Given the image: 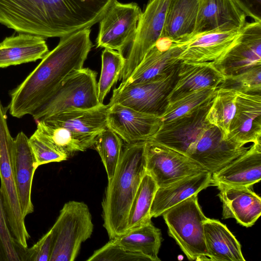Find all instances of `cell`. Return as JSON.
I'll list each match as a JSON object with an SVG mask.
<instances>
[{
	"label": "cell",
	"instance_id": "9c48e42d",
	"mask_svg": "<svg viewBox=\"0 0 261 261\" xmlns=\"http://www.w3.org/2000/svg\"><path fill=\"white\" fill-rule=\"evenodd\" d=\"M142 13L137 4L115 0L99 21L97 47L109 48L123 54L133 41Z\"/></svg>",
	"mask_w": 261,
	"mask_h": 261
},
{
	"label": "cell",
	"instance_id": "74e56055",
	"mask_svg": "<svg viewBox=\"0 0 261 261\" xmlns=\"http://www.w3.org/2000/svg\"><path fill=\"white\" fill-rule=\"evenodd\" d=\"M246 16L261 22V0H233Z\"/></svg>",
	"mask_w": 261,
	"mask_h": 261
},
{
	"label": "cell",
	"instance_id": "d6986e66",
	"mask_svg": "<svg viewBox=\"0 0 261 261\" xmlns=\"http://www.w3.org/2000/svg\"><path fill=\"white\" fill-rule=\"evenodd\" d=\"M14 170L16 184L23 217L34 212L31 192L34 175L37 167L29 143L22 132L14 139Z\"/></svg>",
	"mask_w": 261,
	"mask_h": 261
},
{
	"label": "cell",
	"instance_id": "7402d4cb",
	"mask_svg": "<svg viewBox=\"0 0 261 261\" xmlns=\"http://www.w3.org/2000/svg\"><path fill=\"white\" fill-rule=\"evenodd\" d=\"M225 79L224 75L213 64L181 61L176 81L169 95L168 102L202 89L219 88Z\"/></svg>",
	"mask_w": 261,
	"mask_h": 261
},
{
	"label": "cell",
	"instance_id": "83f0119b",
	"mask_svg": "<svg viewBox=\"0 0 261 261\" xmlns=\"http://www.w3.org/2000/svg\"><path fill=\"white\" fill-rule=\"evenodd\" d=\"M158 188L154 179L146 172L129 211L127 232L151 222L150 208Z\"/></svg>",
	"mask_w": 261,
	"mask_h": 261
},
{
	"label": "cell",
	"instance_id": "4316f807",
	"mask_svg": "<svg viewBox=\"0 0 261 261\" xmlns=\"http://www.w3.org/2000/svg\"><path fill=\"white\" fill-rule=\"evenodd\" d=\"M111 240L126 250L141 253L151 261L160 260L161 232L151 222Z\"/></svg>",
	"mask_w": 261,
	"mask_h": 261
},
{
	"label": "cell",
	"instance_id": "e575fe53",
	"mask_svg": "<svg viewBox=\"0 0 261 261\" xmlns=\"http://www.w3.org/2000/svg\"><path fill=\"white\" fill-rule=\"evenodd\" d=\"M87 261H151L145 255L126 250L114 243L112 240L95 250Z\"/></svg>",
	"mask_w": 261,
	"mask_h": 261
},
{
	"label": "cell",
	"instance_id": "603a6c76",
	"mask_svg": "<svg viewBox=\"0 0 261 261\" xmlns=\"http://www.w3.org/2000/svg\"><path fill=\"white\" fill-rule=\"evenodd\" d=\"M200 0H169L161 38L181 43L192 36Z\"/></svg>",
	"mask_w": 261,
	"mask_h": 261
},
{
	"label": "cell",
	"instance_id": "4fadbf2b",
	"mask_svg": "<svg viewBox=\"0 0 261 261\" xmlns=\"http://www.w3.org/2000/svg\"><path fill=\"white\" fill-rule=\"evenodd\" d=\"M215 31L196 35L180 43L178 59L191 63H210L215 66L234 43L240 30Z\"/></svg>",
	"mask_w": 261,
	"mask_h": 261
},
{
	"label": "cell",
	"instance_id": "ffe728a7",
	"mask_svg": "<svg viewBox=\"0 0 261 261\" xmlns=\"http://www.w3.org/2000/svg\"><path fill=\"white\" fill-rule=\"evenodd\" d=\"M212 186V174L205 171L158 188L150 208L151 217L162 216L169 208Z\"/></svg>",
	"mask_w": 261,
	"mask_h": 261
},
{
	"label": "cell",
	"instance_id": "6da1fadb",
	"mask_svg": "<svg viewBox=\"0 0 261 261\" xmlns=\"http://www.w3.org/2000/svg\"><path fill=\"white\" fill-rule=\"evenodd\" d=\"M86 28L60 38L26 79L10 93L9 113L20 118L47 101L72 72L83 67L92 43Z\"/></svg>",
	"mask_w": 261,
	"mask_h": 261
},
{
	"label": "cell",
	"instance_id": "30bf717a",
	"mask_svg": "<svg viewBox=\"0 0 261 261\" xmlns=\"http://www.w3.org/2000/svg\"><path fill=\"white\" fill-rule=\"evenodd\" d=\"M169 0H149L139 19L135 38L125 58L119 80H126L146 53L161 38Z\"/></svg>",
	"mask_w": 261,
	"mask_h": 261
},
{
	"label": "cell",
	"instance_id": "d6a6232c",
	"mask_svg": "<svg viewBox=\"0 0 261 261\" xmlns=\"http://www.w3.org/2000/svg\"><path fill=\"white\" fill-rule=\"evenodd\" d=\"M20 245L9 229L0 192V261H20Z\"/></svg>",
	"mask_w": 261,
	"mask_h": 261
},
{
	"label": "cell",
	"instance_id": "484cf974",
	"mask_svg": "<svg viewBox=\"0 0 261 261\" xmlns=\"http://www.w3.org/2000/svg\"><path fill=\"white\" fill-rule=\"evenodd\" d=\"M33 134L68 159L76 152L84 151L93 147L92 143L75 136L65 128L42 119L38 121L37 129Z\"/></svg>",
	"mask_w": 261,
	"mask_h": 261
},
{
	"label": "cell",
	"instance_id": "8fae6325",
	"mask_svg": "<svg viewBox=\"0 0 261 261\" xmlns=\"http://www.w3.org/2000/svg\"><path fill=\"white\" fill-rule=\"evenodd\" d=\"M257 66H261V22H246L216 67L227 77Z\"/></svg>",
	"mask_w": 261,
	"mask_h": 261
},
{
	"label": "cell",
	"instance_id": "52a82bcc",
	"mask_svg": "<svg viewBox=\"0 0 261 261\" xmlns=\"http://www.w3.org/2000/svg\"><path fill=\"white\" fill-rule=\"evenodd\" d=\"M179 64L147 81L118 86L114 89L108 105L117 103L142 113L160 117L168 105V97L176 83Z\"/></svg>",
	"mask_w": 261,
	"mask_h": 261
},
{
	"label": "cell",
	"instance_id": "ba28073f",
	"mask_svg": "<svg viewBox=\"0 0 261 261\" xmlns=\"http://www.w3.org/2000/svg\"><path fill=\"white\" fill-rule=\"evenodd\" d=\"M145 155L146 172L158 188L207 171L189 156L152 140L145 142Z\"/></svg>",
	"mask_w": 261,
	"mask_h": 261
},
{
	"label": "cell",
	"instance_id": "d590c367",
	"mask_svg": "<svg viewBox=\"0 0 261 261\" xmlns=\"http://www.w3.org/2000/svg\"><path fill=\"white\" fill-rule=\"evenodd\" d=\"M35 161V165L39 166L51 162H59L68 158L57 151L33 134L29 138Z\"/></svg>",
	"mask_w": 261,
	"mask_h": 261
},
{
	"label": "cell",
	"instance_id": "7a4b0ae2",
	"mask_svg": "<svg viewBox=\"0 0 261 261\" xmlns=\"http://www.w3.org/2000/svg\"><path fill=\"white\" fill-rule=\"evenodd\" d=\"M213 100L178 119L162 124L150 139L189 156L212 174L249 149L226 138L220 128L206 119Z\"/></svg>",
	"mask_w": 261,
	"mask_h": 261
},
{
	"label": "cell",
	"instance_id": "ac0fdd59",
	"mask_svg": "<svg viewBox=\"0 0 261 261\" xmlns=\"http://www.w3.org/2000/svg\"><path fill=\"white\" fill-rule=\"evenodd\" d=\"M108 105L101 103L92 108L66 111L42 120L65 128L93 146L96 137L108 127Z\"/></svg>",
	"mask_w": 261,
	"mask_h": 261
},
{
	"label": "cell",
	"instance_id": "9a60e30c",
	"mask_svg": "<svg viewBox=\"0 0 261 261\" xmlns=\"http://www.w3.org/2000/svg\"><path fill=\"white\" fill-rule=\"evenodd\" d=\"M180 50V43L160 38L119 87L143 83L171 70L181 62L178 58Z\"/></svg>",
	"mask_w": 261,
	"mask_h": 261
},
{
	"label": "cell",
	"instance_id": "5b68a950",
	"mask_svg": "<svg viewBox=\"0 0 261 261\" xmlns=\"http://www.w3.org/2000/svg\"><path fill=\"white\" fill-rule=\"evenodd\" d=\"M53 244L49 261H73L82 244L93 230L92 216L83 202L69 201L64 204L51 228Z\"/></svg>",
	"mask_w": 261,
	"mask_h": 261
},
{
	"label": "cell",
	"instance_id": "836d02e7",
	"mask_svg": "<svg viewBox=\"0 0 261 261\" xmlns=\"http://www.w3.org/2000/svg\"><path fill=\"white\" fill-rule=\"evenodd\" d=\"M219 88L245 92H261V66L254 67L236 75L225 77Z\"/></svg>",
	"mask_w": 261,
	"mask_h": 261
},
{
	"label": "cell",
	"instance_id": "d4e9b609",
	"mask_svg": "<svg viewBox=\"0 0 261 261\" xmlns=\"http://www.w3.org/2000/svg\"><path fill=\"white\" fill-rule=\"evenodd\" d=\"M205 246L212 261H245L241 246L226 225L207 218L203 224Z\"/></svg>",
	"mask_w": 261,
	"mask_h": 261
},
{
	"label": "cell",
	"instance_id": "2e32d148",
	"mask_svg": "<svg viewBox=\"0 0 261 261\" xmlns=\"http://www.w3.org/2000/svg\"><path fill=\"white\" fill-rule=\"evenodd\" d=\"M246 19V15L233 0H200L192 37L205 32L241 29Z\"/></svg>",
	"mask_w": 261,
	"mask_h": 261
},
{
	"label": "cell",
	"instance_id": "277c9868",
	"mask_svg": "<svg viewBox=\"0 0 261 261\" xmlns=\"http://www.w3.org/2000/svg\"><path fill=\"white\" fill-rule=\"evenodd\" d=\"M162 216L169 235L191 260H210L203 229L208 218L202 211L197 195L191 196L165 212Z\"/></svg>",
	"mask_w": 261,
	"mask_h": 261
},
{
	"label": "cell",
	"instance_id": "f546056e",
	"mask_svg": "<svg viewBox=\"0 0 261 261\" xmlns=\"http://www.w3.org/2000/svg\"><path fill=\"white\" fill-rule=\"evenodd\" d=\"M218 89H202L168 103L165 111L160 116L162 124L178 119L208 103L213 99Z\"/></svg>",
	"mask_w": 261,
	"mask_h": 261
},
{
	"label": "cell",
	"instance_id": "1f68e13d",
	"mask_svg": "<svg viewBox=\"0 0 261 261\" xmlns=\"http://www.w3.org/2000/svg\"><path fill=\"white\" fill-rule=\"evenodd\" d=\"M93 147L100 155L105 168L108 180L115 172L122 152V139L107 127L96 137Z\"/></svg>",
	"mask_w": 261,
	"mask_h": 261
},
{
	"label": "cell",
	"instance_id": "5bb4252c",
	"mask_svg": "<svg viewBox=\"0 0 261 261\" xmlns=\"http://www.w3.org/2000/svg\"><path fill=\"white\" fill-rule=\"evenodd\" d=\"M228 139L242 145L261 143V92L237 91Z\"/></svg>",
	"mask_w": 261,
	"mask_h": 261
},
{
	"label": "cell",
	"instance_id": "e0dca14e",
	"mask_svg": "<svg viewBox=\"0 0 261 261\" xmlns=\"http://www.w3.org/2000/svg\"><path fill=\"white\" fill-rule=\"evenodd\" d=\"M218 196L222 203V219L234 218L249 227L261 215V198L250 187L219 184Z\"/></svg>",
	"mask_w": 261,
	"mask_h": 261
},
{
	"label": "cell",
	"instance_id": "f1b7e54d",
	"mask_svg": "<svg viewBox=\"0 0 261 261\" xmlns=\"http://www.w3.org/2000/svg\"><path fill=\"white\" fill-rule=\"evenodd\" d=\"M236 90L218 88L206 116L208 122L220 128L227 139L236 113Z\"/></svg>",
	"mask_w": 261,
	"mask_h": 261
},
{
	"label": "cell",
	"instance_id": "44dd1931",
	"mask_svg": "<svg viewBox=\"0 0 261 261\" xmlns=\"http://www.w3.org/2000/svg\"><path fill=\"white\" fill-rule=\"evenodd\" d=\"M261 179V143L252 144L243 154L212 174L213 186L223 184L250 187Z\"/></svg>",
	"mask_w": 261,
	"mask_h": 261
},
{
	"label": "cell",
	"instance_id": "cb8c5ba5",
	"mask_svg": "<svg viewBox=\"0 0 261 261\" xmlns=\"http://www.w3.org/2000/svg\"><path fill=\"white\" fill-rule=\"evenodd\" d=\"M48 52L42 37L24 33L6 37L0 42V68L35 62Z\"/></svg>",
	"mask_w": 261,
	"mask_h": 261
},
{
	"label": "cell",
	"instance_id": "8992f818",
	"mask_svg": "<svg viewBox=\"0 0 261 261\" xmlns=\"http://www.w3.org/2000/svg\"><path fill=\"white\" fill-rule=\"evenodd\" d=\"M97 72L82 68L72 72L53 95L32 114L35 120L63 112L92 108L101 104L98 97Z\"/></svg>",
	"mask_w": 261,
	"mask_h": 261
},
{
	"label": "cell",
	"instance_id": "3957f363",
	"mask_svg": "<svg viewBox=\"0 0 261 261\" xmlns=\"http://www.w3.org/2000/svg\"><path fill=\"white\" fill-rule=\"evenodd\" d=\"M145 142L127 144L108 180L101 205L103 226L110 239L127 232L129 211L146 173Z\"/></svg>",
	"mask_w": 261,
	"mask_h": 261
},
{
	"label": "cell",
	"instance_id": "8d00e7d4",
	"mask_svg": "<svg viewBox=\"0 0 261 261\" xmlns=\"http://www.w3.org/2000/svg\"><path fill=\"white\" fill-rule=\"evenodd\" d=\"M53 244L51 228L31 247L23 250L21 261H49Z\"/></svg>",
	"mask_w": 261,
	"mask_h": 261
},
{
	"label": "cell",
	"instance_id": "4dcf8cb0",
	"mask_svg": "<svg viewBox=\"0 0 261 261\" xmlns=\"http://www.w3.org/2000/svg\"><path fill=\"white\" fill-rule=\"evenodd\" d=\"M125 63V58L118 51L105 48L101 54V69L97 83L98 97L100 103L112 86L119 80Z\"/></svg>",
	"mask_w": 261,
	"mask_h": 261
},
{
	"label": "cell",
	"instance_id": "7c38bea8",
	"mask_svg": "<svg viewBox=\"0 0 261 261\" xmlns=\"http://www.w3.org/2000/svg\"><path fill=\"white\" fill-rule=\"evenodd\" d=\"M161 124L160 116L142 113L117 103L109 106L108 127L127 144L150 140Z\"/></svg>",
	"mask_w": 261,
	"mask_h": 261
}]
</instances>
